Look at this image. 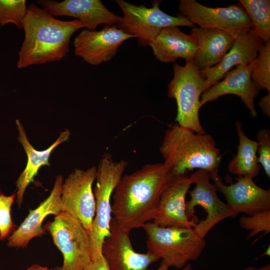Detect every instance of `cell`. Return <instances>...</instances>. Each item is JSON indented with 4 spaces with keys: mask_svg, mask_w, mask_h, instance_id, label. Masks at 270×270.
<instances>
[{
    "mask_svg": "<svg viewBox=\"0 0 270 270\" xmlns=\"http://www.w3.org/2000/svg\"><path fill=\"white\" fill-rule=\"evenodd\" d=\"M174 78L168 85V95L177 104V124L192 132L206 134L199 118L200 96L204 79L194 62H186L184 66L174 64Z\"/></svg>",
    "mask_w": 270,
    "mask_h": 270,
    "instance_id": "obj_6",
    "label": "cell"
},
{
    "mask_svg": "<svg viewBox=\"0 0 270 270\" xmlns=\"http://www.w3.org/2000/svg\"><path fill=\"white\" fill-rule=\"evenodd\" d=\"M97 168L75 169L63 182L61 200L63 212L77 220L89 232L96 212L92 185Z\"/></svg>",
    "mask_w": 270,
    "mask_h": 270,
    "instance_id": "obj_11",
    "label": "cell"
},
{
    "mask_svg": "<svg viewBox=\"0 0 270 270\" xmlns=\"http://www.w3.org/2000/svg\"><path fill=\"white\" fill-rule=\"evenodd\" d=\"M258 144V160L266 176H270V131L269 129L260 130L256 136Z\"/></svg>",
    "mask_w": 270,
    "mask_h": 270,
    "instance_id": "obj_29",
    "label": "cell"
},
{
    "mask_svg": "<svg viewBox=\"0 0 270 270\" xmlns=\"http://www.w3.org/2000/svg\"><path fill=\"white\" fill-rule=\"evenodd\" d=\"M240 227L250 232L246 237L249 239L260 232L262 236L270 232V210H264L251 216L242 215L239 219Z\"/></svg>",
    "mask_w": 270,
    "mask_h": 270,
    "instance_id": "obj_27",
    "label": "cell"
},
{
    "mask_svg": "<svg viewBox=\"0 0 270 270\" xmlns=\"http://www.w3.org/2000/svg\"><path fill=\"white\" fill-rule=\"evenodd\" d=\"M250 76L260 90L270 92V40L264 44L252 62Z\"/></svg>",
    "mask_w": 270,
    "mask_h": 270,
    "instance_id": "obj_25",
    "label": "cell"
},
{
    "mask_svg": "<svg viewBox=\"0 0 270 270\" xmlns=\"http://www.w3.org/2000/svg\"><path fill=\"white\" fill-rule=\"evenodd\" d=\"M159 150L173 178L194 169L218 172L222 162L220 150L210 134L196 133L177 123L166 131Z\"/></svg>",
    "mask_w": 270,
    "mask_h": 270,
    "instance_id": "obj_3",
    "label": "cell"
},
{
    "mask_svg": "<svg viewBox=\"0 0 270 270\" xmlns=\"http://www.w3.org/2000/svg\"><path fill=\"white\" fill-rule=\"evenodd\" d=\"M190 34L197 41L198 48L193 61L200 70L219 64L234 40L228 32L216 28L194 27Z\"/></svg>",
    "mask_w": 270,
    "mask_h": 270,
    "instance_id": "obj_21",
    "label": "cell"
},
{
    "mask_svg": "<svg viewBox=\"0 0 270 270\" xmlns=\"http://www.w3.org/2000/svg\"><path fill=\"white\" fill-rule=\"evenodd\" d=\"M264 114L270 116V92L262 97L258 102Z\"/></svg>",
    "mask_w": 270,
    "mask_h": 270,
    "instance_id": "obj_31",
    "label": "cell"
},
{
    "mask_svg": "<svg viewBox=\"0 0 270 270\" xmlns=\"http://www.w3.org/2000/svg\"><path fill=\"white\" fill-rule=\"evenodd\" d=\"M192 184L188 175L173 178L160 196L152 222L163 227L194 228L198 219L190 220L186 213V198Z\"/></svg>",
    "mask_w": 270,
    "mask_h": 270,
    "instance_id": "obj_15",
    "label": "cell"
},
{
    "mask_svg": "<svg viewBox=\"0 0 270 270\" xmlns=\"http://www.w3.org/2000/svg\"><path fill=\"white\" fill-rule=\"evenodd\" d=\"M54 270H63L62 267H58L56 268H54Z\"/></svg>",
    "mask_w": 270,
    "mask_h": 270,
    "instance_id": "obj_37",
    "label": "cell"
},
{
    "mask_svg": "<svg viewBox=\"0 0 270 270\" xmlns=\"http://www.w3.org/2000/svg\"><path fill=\"white\" fill-rule=\"evenodd\" d=\"M251 66L252 62L239 64L226 72L222 81L218 82L202 92L200 100V107L222 96L234 94L241 98L251 116L256 117L258 113L254 99L260 90L251 78Z\"/></svg>",
    "mask_w": 270,
    "mask_h": 270,
    "instance_id": "obj_17",
    "label": "cell"
},
{
    "mask_svg": "<svg viewBox=\"0 0 270 270\" xmlns=\"http://www.w3.org/2000/svg\"><path fill=\"white\" fill-rule=\"evenodd\" d=\"M84 270H110L108 264L104 258L91 261Z\"/></svg>",
    "mask_w": 270,
    "mask_h": 270,
    "instance_id": "obj_30",
    "label": "cell"
},
{
    "mask_svg": "<svg viewBox=\"0 0 270 270\" xmlns=\"http://www.w3.org/2000/svg\"><path fill=\"white\" fill-rule=\"evenodd\" d=\"M180 14L200 28L224 30L235 38L242 32L252 30L251 21L238 2L224 8H209L194 0H180Z\"/></svg>",
    "mask_w": 270,
    "mask_h": 270,
    "instance_id": "obj_10",
    "label": "cell"
},
{
    "mask_svg": "<svg viewBox=\"0 0 270 270\" xmlns=\"http://www.w3.org/2000/svg\"><path fill=\"white\" fill-rule=\"evenodd\" d=\"M173 177L164 163L148 164L122 176L113 194L112 214L130 232L152 220L160 196Z\"/></svg>",
    "mask_w": 270,
    "mask_h": 270,
    "instance_id": "obj_1",
    "label": "cell"
},
{
    "mask_svg": "<svg viewBox=\"0 0 270 270\" xmlns=\"http://www.w3.org/2000/svg\"><path fill=\"white\" fill-rule=\"evenodd\" d=\"M270 247L268 246V248L266 249V250L263 252L262 254H260L259 257H262L264 256H270Z\"/></svg>",
    "mask_w": 270,
    "mask_h": 270,
    "instance_id": "obj_35",
    "label": "cell"
},
{
    "mask_svg": "<svg viewBox=\"0 0 270 270\" xmlns=\"http://www.w3.org/2000/svg\"><path fill=\"white\" fill-rule=\"evenodd\" d=\"M124 160L114 161L112 155L105 152L97 168L94 194L96 212L88 234L91 244L92 261L103 258L102 246L110 234L112 220L111 198L128 166Z\"/></svg>",
    "mask_w": 270,
    "mask_h": 270,
    "instance_id": "obj_5",
    "label": "cell"
},
{
    "mask_svg": "<svg viewBox=\"0 0 270 270\" xmlns=\"http://www.w3.org/2000/svg\"><path fill=\"white\" fill-rule=\"evenodd\" d=\"M242 270H270V264H267L258 268L254 266H248Z\"/></svg>",
    "mask_w": 270,
    "mask_h": 270,
    "instance_id": "obj_32",
    "label": "cell"
},
{
    "mask_svg": "<svg viewBox=\"0 0 270 270\" xmlns=\"http://www.w3.org/2000/svg\"><path fill=\"white\" fill-rule=\"evenodd\" d=\"M26 270H54L48 268L47 267H43L38 264H33Z\"/></svg>",
    "mask_w": 270,
    "mask_h": 270,
    "instance_id": "obj_33",
    "label": "cell"
},
{
    "mask_svg": "<svg viewBox=\"0 0 270 270\" xmlns=\"http://www.w3.org/2000/svg\"><path fill=\"white\" fill-rule=\"evenodd\" d=\"M134 38L136 36L125 33L116 25L105 26L99 31L85 29L74 40V52L86 63L98 66L110 60L125 40Z\"/></svg>",
    "mask_w": 270,
    "mask_h": 270,
    "instance_id": "obj_14",
    "label": "cell"
},
{
    "mask_svg": "<svg viewBox=\"0 0 270 270\" xmlns=\"http://www.w3.org/2000/svg\"><path fill=\"white\" fill-rule=\"evenodd\" d=\"M129 233L112 218L110 234L104 242L102 253L110 270H148L160 258L150 254L139 253L133 248Z\"/></svg>",
    "mask_w": 270,
    "mask_h": 270,
    "instance_id": "obj_13",
    "label": "cell"
},
{
    "mask_svg": "<svg viewBox=\"0 0 270 270\" xmlns=\"http://www.w3.org/2000/svg\"><path fill=\"white\" fill-rule=\"evenodd\" d=\"M15 196L16 194L10 196L0 194V240L6 238L16 227L10 214Z\"/></svg>",
    "mask_w": 270,
    "mask_h": 270,
    "instance_id": "obj_28",
    "label": "cell"
},
{
    "mask_svg": "<svg viewBox=\"0 0 270 270\" xmlns=\"http://www.w3.org/2000/svg\"><path fill=\"white\" fill-rule=\"evenodd\" d=\"M62 176H57L53 188L48 196L34 210L30 212L19 227L9 237L10 247L24 248L34 238L45 234L42 223L49 214L58 215L63 212L61 200Z\"/></svg>",
    "mask_w": 270,
    "mask_h": 270,
    "instance_id": "obj_19",
    "label": "cell"
},
{
    "mask_svg": "<svg viewBox=\"0 0 270 270\" xmlns=\"http://www.w3.org/2000/svg\"><path fill=\"white\" fill-rule=\"evenodd\" d=\"M155 270H169V267L161 261L160 266Z\"/></svg>",
    "mask_w": 270,
    "mask_h": 270,
    "instance_id": "obj_34",
    "label": "cell"
},
{
    "mask_svg": "<svg viewBox=\"0 0 270 270\" xmlns=\"http://www.w3.org/2000/svg\"><path fill=\"white\" fill-rule=\"evenodd\" d=\"M264 44L252 30L239 34L234 38L232 48L219 64L200 70L204 79L202 93L224 77L233 66L252 62Z\"/></svg>",
    "mask_w": 270,
    "mask_h": 270,
    "instance_id": "obj_18",
    "label": "cell"
},
{
    "mask_svg": "<svg viewBox=\"0 0 270 270\" xmlns=\"http://www.w3.org/2000/svg\"><path fill=\"white\" fill-rule=\"evenodd\" d=\"M36 2L53 16H68L76 18L84 28L95 30L100 24L114 26L122 16L108 10L100 0H38Z\"/></svg>",
    "mask_w": 270,
    "mask_h": 270,
    "instance_id": "obj_16",
    "label": "cell"
},
{
    "mask_svg": "<svg viewBox=\"0 0 270 270\" xmlns=\"http://www.w3.org/2000/svg\"><path fill=\"white\" fill-rule=\"evenodd\" d=\"M116 2L123 12L118 28L125 33L136 36L140 46H150L162 29L170 26L194 27V25L180 14L171 16L160 8V1L154 0L152 7L136 6L124 0Z\"/></svg>",
    "mask_w": 270,
    "mask_h": 270,
    "instance_id": "obj_7",
    "label": "cell"
},
{
    "mask_svg": "<svg viewBox=\"0 0 270 270\" xmlns=\"http://www.w3.org/2000/svg\"><path fill=\"white\" fill-rule=\"evenodd\" d=\"M62 254L63 270H84L91 261V244L88 232L64 212L44 226Z\"/></svg>",
    "mask_w": 270,
    "mask_h": 270,
    "instance_id": "obj_8",
    "label": "cell"
},
{
    "mask_svg": "<svg viewBox=\"0 0 270 270\" xmlns=\"http://www.w3.org/2000/svg\"><path fill=\"white\" fill-rule=\"evenodd\" d=\"M181 270H192V268L190 264L188 263Z\"/></svg>",
    "mask_w": 270,
    "mask_h": 270,
    "instance_id": "obj_36",
    "label": "cell"
},
{
    "mask_svg": "<svg viewBox=\"0 0 270 270\" xmlns=\"http://www.w3.org/2000/svg\"><path fill=\"white\" fill-rule=\"evenodd\" d=\"M28 7L25 0H0V26L12 23L22 28Z\"/></svg>",
    "mask_w": 270,
    "mask_h": 270,
    "instance_id": "obj_26",
    "label": "cell"
},
{
    "mask_svg": "<svg viewBox=\"0 0 270 270\" xmlns=\"http://www.w3.org/2000/svg\"><path fill=\"white\" fill-rule=\"evenodd\" d=\"M189 176L195 186L189 192L190 199L186 202V215L190 220L198 219L195 215V207L199 206L204 210L206 214V218L198 222L194 228L200 236L204 238L219 222L237 216L218 198L217 188L210 182L208 172L198 170Z\"/></svg>",
    "mask_w": 270,
    "mask_h": 270,
    "instance_id": "obj_9",
    "label": "cell"
},
{
    "mask_svg": "<svg viewBox=\"0 0 270 270\" xmlns=\"http://www.w3.org/2000/svg\"><path fill=\"white\" fill-rule=\"evenodd\" d=\"M16 122L18 132V140L23 146L28 156L26 166L16 182V202L18 206L20 207L26 188L30 183L34 182V177L42 166H50L48 160L52 152L60 144L68 140L70 132L67 130H64L48 148L38 150L30 143L23 126L20 120H16Z\"/></svg>",
    "mask_w": 270,
    "mask_h": 270,
    "instance_id": "obj_22",
    "label": "cell"
},
{
    "mask_svg": "<svg viewBox=\"0 0 270 270\" xmlns=\"http://www.w3.org/2000/svg\"><path fill=\"white\" fill-rule=\"evenodd\" d=\"M156 58L162 62H174L178 58L192 61L198 48L196 39L182 32L178 26L163 28L150 44Z\"/></svg>",
    "mask_w": 270,
    "mask_h": 270,
    "instance_id": "obj_20",
    "label": "cell"
},
{
    "mask_svg": "<svg viewBox=\"0 0 270 270\" xmlns=\"http://www.w3.org/2000/svg\"><path fill=\"white\" fill-rule=\"evenodd\" d=\"M218 191L224 196L227 205L238 216L243 213L251 216L270 210V190L258 186L253 178L246 176L235 178L236 182L224 184L218 172L210 174Z\"/></svg>",
    "mask_w": 270,
    "mask_h": 270,
    "instance_id": "obj_12",
    "label": "cell"
},
{
    "mask_svg": "<svg viewBox=\"0 0 270 270\" xmlns=\"http://www.w3.org/2000/svg\"><path fill=\"white\" fill-rule=\"evenodd\" d=\"M248 16L252 30L264 43L270 40V0H239Z\"/></svg>",
    "mask_w": 270,
    "mask_h": 270,
    "instance_id": "obj_24",
    "label": "cell"
},
{
    "mask_svg": "<svg viewBox=\"0 0 270 270\" xmlns=\"http://www.w3.org/2000/svg\"><path fill=\"white\" fill-rule=\"evenodd\" d=\"M142 228L147 236V252L169 268L182 269L190 261L196 260L206 244L194 228L163 227L150 222Z\"/></svg>",
    "mask_w": 270,
    "mask_h": 270,
    "instance_id": "obj_4",
    "label": "cell"
},
{
    "mask_svg": "<svg viewBox=\"0 0 270 270\" xmlns=\"http://www.w3.org/2000/svg\"><path fill=\"white\" fill-rule=\"evenodd\" d=\"M235 124L239 143L236 154L228 164V170L238 176L254 178L258 174L261 168L257 154L258 144L246 136L240 122L236 121Z\"/></svg>",
    "mask_w": 270,
    "mask_h": 270,
    "instance_id": "obj_23",
    "label": "cell"
},
{
    "mask_svg": "<svg viewBox=\"0 0 270 270\" xmlns=\"http://www.w3.org/2000/svg\"><path fill=\"white\" fill-rule=\"evenodd\" d=\"M82 28L78 20H59L32 4L23 20L24 38L18 52L17 67L60 61L69 52L72 35Z\"/></svg>",
    "mask_w": 270,
    "mask_h": 270,
    "instance_id": "obj_2",
    "label": "cell"
}]
</instances>
